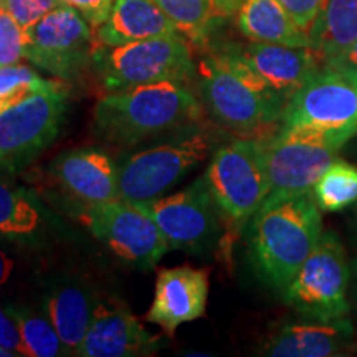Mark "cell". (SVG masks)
<instances>
[{"label": "cell", "mask_w": 357, "mask_h": 357, "mask_svg": "<svg viewBox=\"0 0 357 357\" xmlns=\"http://www.w3.org/2000/svg\"><path fill=\"white\" fill-rule=\"evenodd\" d=\"M296 25L306 33H310L312 24L318 19L321 8L324 6V0H280Z\"/></svg>", "instance_id": "f546056e"}, {"label": "cell", "mask_w": 357, "mask_h": 357, "mask_svg": "<svg viewBox=\"0 0 357 357\" xmlns=\"http://www.w3.org/2000/svg\"><path fill=\"white\" fill-rule=\"evenodd\" d=\"M234 52L287 102L323 68V58L311 47L252 42Z\"/></svg>", "instance_id": "e0dca14e"}, {"label": "cell", "mask_w": 357, "mask_h": 357, "mask_svg": "<svg viewBox=\"0 0 357 357\" xmlns=\"http://www.w3.org/2000/svg\"><path fill=\"white\" fill-rule=\"evenodd\" d=\"M13 258L8 255L3 248H0V288H3L10 280V276L13 273Z\"/></svg>", "instance_id": "836d02e7"}, {"label": "cell", "mask_w": 357, "mask_h": 357, "mask_svg": "<svg viewBox=\"0 0 357 357\" xmlns=\"http://www.w3.org/2000/svg\"><path fill=\"white\" fill-rule=\"evenodd\" d=\"M0 347L10 352L13 357H26L24 342H22L20 337V331L17 328L15 319L8 312L7 306H0Z\"/></svg>", "instance_id": "4dcf8cb0"}, {"label": "cell", "mask_w": 357, "mask_h": 357, "mask_svg": "<svg viewBox=\"0 0 357 357\" xmlns=\"http://www.w3.org/2000/svg\"><path fill=\"white\" fill-rule=\"evenodd\" d=\"M236 25L250 42L310 47V35L296 25L280 0H243L236 10Z\"/></svg>", "instance_id": "44dd1931"}, {"label": "cell", "mask_w": 357, "mask_h": 357, "mask_svg": "<svg viewBox=\"0 0 357 357\" xmlns=\"http://www.w3.org/2000/svg\"><path fill=\"white\" fill-rule=\"evenodd\" d=\"M208 151L207 134L192 128L182 129L171 141L137 151L119 164L118 199L147 204L162 197L202 162Z\"/></svg>", "instance_id": "8992f818"}, {"label": "cell", "mask_w": 357, "mask_h": 357, "mask_svg": "<svg viewBox=\"0 0 357 357\" xmlns=\"http://www.w3.org/2000/svg\"><path fill=\"white\" fill-rule=\"evenodd\" d=\"M323 235L312 192L268 195L250 225V261L266 287L283 293Z\"/></svg>", "instance_id": "6da1fadb"}, {"label": "cell", "mask_w": 357, "mask_h": 357, "mask_svg": "<svg viewBox=\"0 0 357 357\" xmlns=\"http://www.w3.org/2000/svg\"><path fill=\"white\" fill-rule=\"evenodd\" d=\"M263 147L270 195L310 194L341 149L324 137L289 128L263 137Z\"/></svg>", "instance_id": "4fadbf2b"}, {"label": "cell", "mask_w": 357, "mask_h": 357, "mask_svg": "<svg viewBox=\"0 0 357 357\" xmlns=\"http://www.w3.org/2000/svg\"><path fill=\"white\" fill-rule=\"evenodd\" d=\"M356 347V329L351 319L301 321L276 329L263 346V354L273 357L344 356Z\"/></svg>", "instance_id": "ac0fdd59"}, {"label": "cell", "mask_w": 357, "mask_h": 357, "mask_svg": "<svg viewBox=\"0 0 357 357\" xmlns=\"http://www.w3.org/2000/svg\"><path fill=\"white\" fill-rule=\"evenodd\" d=\"M141 205L153 215L171 250L200 255L211 252L220 238L218 215L222 212L213 200L205 176L181 192Z\"/></svg>", "instance_id": "7c38bea8"}, {"label": "cell", "mask_w": 357, "mask_h": 357, "mask_svg": "<svg viewBox=\"0 0 357 357\" xmlns=\"http://www.w3.org/2000/svg\"><path fill=\"white\" fill-rule=\"evenodd\" d=\"M82 218L98 240L129 265L151 270L171 250L153 215L141 204L114 199L88 205Z\"/></svg>", "instance_id": "30bf717a"}, {"label": "cell", "mask_w": 357, "mask_h": 357, "mask_svg": "<svg viewBox=\"0 0 357 357\" xmlns=\"http://www.w3.org/2000/svg\"><path fill=\"white\" fill-rule=\"evenodd\" d=\"M66 109L61 83L0 113V171L15 172L43 153L60 132Z\"/></svg>", "instance_id": "9c48e42d"}, {"label": "cell", "mask_w": 357, "mask_h": 357, "mask_svg": "<svg viewBox=\"0 0 357 357\" xmlns=\"http://www.w3.org/2000/svg\"><path fill=\"white\" fill-rule=\"evenodd\" d=\"M351 263L333 231H323L318 245L298 270L283 298L306 319L334 321L349 314Z\"/></svg>", "instance_id": "ba28073f"}, {"label": "cell", "mask_w": 357, "mask_h": 357, "mask_svg": "<svg viewBox=\"0 0 357 357\" xmlns=\"http://www.w3.org/2000/svg\"><path fill=\"white\" fill-rule=\"evenodd\" d=\"M205 178L222 215L235 225L252 220L270 195L261 137H245L218 147Z\"/></svg>", "instance_id": "52a82bcc"}, {"label": "cell", "mask_w": 357, "mask_h": 357, "mask_svg": "<svg viewBox=\"0 0 357 357\" xmlns=\"http://www.w3.org/2000/svg\"><path fill=\"white\" fill-rule=\"evenodd\" d=\"M351 276H354L357 281V257L352 258V261H351Z\"/></svg>", "instance_id": "d590c367"}, {"label": "cell", "mask_w": 357, "mask_h": 357, "mask_svg": "<svg viewBox=\"0 0 357 357\" xmlns=\"http://www.w3.org/2000/svg\"><path fill=\"white\" fill-rule=\"evenodd\" d=\"M326 65L336 66V68H344V70H351V71H357V40L351 45L349 48L341 55L329 60Z\"/></svg>", "instance_id": "d6a6232c"}, {"label": "cell", "mask_w": 357, "mask_h": 357, "mask_svg": "<svg viewBox=\"0 0 357 357\" xmlns=\"http://www.w3.org/2000/svg\"><path fill=\"white\" fill-rule=\"evenodd\" d=\"M119 166L98 147L65 151L52 162V176L68 194L88 205L118 199Z\"/></svg>", "instance_id": "2e32d148"}, {"label": "cell", "mask_w": 357, "mask_h": 357, "mask_svg": "<svg viewBox=\"0 0 357 357\" xmlns=\"http://www.w3.org/2000/svg\"><path fill=\"white\" fill-rule=\"evenodd\" d=\"M178 33L184 35L190 43L200 45L222 19L218 17L213 0H154Z\"/></svg>", "instance_id": "cb8c5ba5"}, {"label": "cell", "mask_w": 357, "mask_h": 357, "mask_svg": "<svg viewBox=\"0 0 357 357\" xmlns=\"http://www.w3.org/2000/svg\"><path fill=\"white\" fill-rule=\"evenodd\" d=\"M91 65L106 93L160 82L190 83L195 75L190 47L181 33L118 47L96 45Z\"/></svg>", "instance_id": "277c9868"}, {"label": "cell", "mask_w": 357, "mask_h": 357, "mask_svg": "<svg viewBox=\"0 0 357 357\" xmlns=\"http://www.w3.org/2000/svg\"><path fill=\"white\" fill-rule=\"evenodd\" d=\"M178 33L154 0H114L108 19L96 29V45L118 47L139 40Z\"/></svg>", "instance_id": "d6986e66"}, {"label": "cell", "mask_w": 357, "mask_h": 357, "mask_svg": "<svg viewBox=\"0 0 357 357\" xmlns=\"http://www.w3.org/2000/svg\"><path fill=\"white\" fill-rule=\"evenodd\" d=\"M321 212H339L357 204V166L336 159L312 187Z\"/></svg>", "instance_id": "484cf974"}, {"label": "cell", "mask_w": 357, "mask_h": 357, "mask_svg": "<svg viewBox=\"0 0 357 357\" xmlns=\"http://www.w3.org/2000/svg\"><path fill=\"white\" fill-rule=\"evenodd\" d=\"M208 275L205 270L182 265L159 271L154 300L146 321L158 324L169 337L181 324L202 318L207 310Z\"/></svg>", "instance_id": "5bb4252c"}, {"label": "cell", "mask_w": 357, "mask_h": 357, "mask_svg": "<svg viewBox=\"0 0 357 357\" xmlns=\"http://www.w3.org/2000/svg\"><path fill=\"white\" fill-rule=\"evenodd\" d=\"M280 128L301 129L344 146L357 136V71L324 63L287 102Z\"/></svg>", "instance_id": "5b68a950"}, {"label": "cell", "mask_w": 357, "mask_h": 357, "mask_svg": "<svg viewBox=\"0 0 357 357\" xmlns=\"http://www.w3.org/2000/svg\"><path fill=\"white\" fill-rule=\"evenodd\" d=\"M197 96L184 82L141 84L106 93L95 106V129L116 146H134L164 132L182 131L200 118Z\"/></svg>", "instance_id": "7a4b0ae2"}, {"label": "cell", "mask_w": 357, "mask_h": 357, "mask_svg": "<svg viewBox=\"0 0 357 357\" xmlns=\"http://www.w3.org/2000/svg\"><path fill=\"white\" fill-rule=\"evenodd\" d=\"M61 3L73 7L78 10L93 29H98L108 19L114 0H60Z\"/></svg>", "instance_id": "1f68e13d"}, {"label": "cell", "mask_w": 357, "mask_h": 357, "mask_svg": "<svg viewBox=\"0 0 357 357\" xmlns=\"http://www.w3.org/2000/svg\"><path fill=\"white\" fill-rule=\"evenodd\" d=\"M352 235H354V243H356V247H357V213H356V217H354V227H352Z\"/></svg>", "instance_id": "8d00e7d4"}, {"label": "cell", "mask_w": 357, "mask_h": 357, "mask_svg": "<svg viewBox=\"0 0 357 357\" xmlns=\"http://www.w3.org/2000/svg\"><path fill=\"white\" fill-rule=\"evenodd\" d=\"M307 35L324 63L344 53L357 40V0H324Z\"/></svg>", "instance_id": "7402d4cb"}, {"label": "cell", "mask_w": 357, "mask_h": 357, "mask_svg": "<svg viewBox=\"0 0 357 357\" xmlns=\"http://www.w3.org/2000/svg\"><path fill=\"white\" fill-rule=\"evenodd\" d=\"M0 357H13V356L8 351L3 349V347H0Z\"/></svg>", "instance_id": "74e56055"}, {"label": "cell", "mask_w": 357, "mask_h": 357, "mask_svg": "<svg viewBox=\"0 0 357 357\" xmlns=\"http://www.w3.org/2000/svg\"><path fill=\"white\" fill-rule=\"evenodd\" d=\"M160 341L137 316L119 303L96 305L78 356L83 357H146L159 351Z\"/></svg>", "instance_id": "9a60e30c"}, {"label": "cell", "mask_w": 357, "mask_h": 357, "mask_svg": "<svg viewBox=\"0 0 357 357\" xmlns=\"http://www.w3.org/2000/svg\"><path fill=\"white\" fill-rule=\"evenodd\" d=\"M25 58V30L6 8L0 10V66L15 65Z\"/></svg>", "instance_id": "83f0119b"}, {"label": "cell", "mask_w": 357, "mask_h": 357, "mask_svg": "<svg viewBox=\"0 0 357 357\" xmlns=\"http://www.w3.org/2000/svg\"><path fill=\"white\" fill-rule=\"evenodd\" d=\"M243 0H213V3H215V8H217V13L220 19H225V17L231 15V13L238 10L240 3H242Z\"/></svg>", "instance_id": "e575fe53"}, {"label": "cell", "mask_w": 357, "mask_h": 357, "mask_svg": "<svg viewBox=\"0 0 357 357\" xmlns=\"http://www.w3.org/2000/svg\"><path fill=\"white\" fill-rule=\"evenodd\" d=\"M95 310V300L88 288L75 281H60L45 294L43 312L56 329L66 356H78Z\"/></svg>", "instance_id": "ffe728a7"}, {"label": "cell", "mask_w": 357, "mask_h": 357, "mask_svg": "<svg viewBox=\"0 0 357 357\" xmlns=\"http://www.w3.org/2000/svg\"><path fill=\"white\" fill-rule=\"evenodd\" d=\"M95 33L73 7L60 3L25 30V58L53 77L71 79L91 61Z\"/></svg>", "instance_id": "8fae6325"}, {"label": "cell", "mask_w": 357, "mask_h": 357, "mask_svg": "<svg viewBox=\"0 0 357 357\" xmlns=\"http://www.w3.org/2000/svg\"><path fill=\"white\" fill-rule=\"evenodd\" d=\"M56 83L55 79L40 77L26 65L0 66V113L33 93L55 86Z\"/></svg>", "instance_id": "4316f807"}, {"label": "cell", "mask_w": 357, "mask_h": 357, "mask_svg": "<svg viewBox=\"0 0 357 357\" xmlns=\"http://www.w3.org/2000/svg\"><path fill=\"white\" fill-rule=\"evenodd\" d=\"M199 88L212 118L243 137H266L287 106L231 48L200 61Z\"/></svg>", "instance_id": "3957f363"}, {"label": "cell", "mask_w": 357, "mask_h": 357, "mask_svg": "<svg viewBox=\"0 0 357 357\" xmlns=\"http://www.w3.org/2000/svg\"><path fill=\"white\" fill-rule=\"evenodd\" d=\"M42 220V208L33 195L0 178V238H30L38 231Z\"/></svg>", "instance_id": "603a6c76"}, {"label": "cell", "mask_w": 357, "mask_h": 357, "mask_svg": "<svg viewBox=\"0 0 357 357\" xmlns=\"http://www.w3.org/2000/svg\"><path fill=\"white\" fill-rule=\"evenodd\" d=\"M3 8V0H0V10H2Z\"/></svg>", "instance_id": "f35d334b"}, {"label": "cell", "mask_w": 357, "mask_h": 357, "mask_svg": "<svg viewBox=\"0 0 357 357\" xmlns=\"http://www.w3.org/2000/svg\"><path fill=\"white\" fill-rule=\"evenodd\" d=\"M60 3V0H3V8L26 30Z\"/></svg>", "instance_id": "f1b7e54d"}, {"label": "cell", "mask_w": 357, "mask_h": 357, "mask_svg": "<svg viewBox=\"0 0 357 357\" xmlns=\"http://www.w3.org/2000/svg\"><path fill=\"white\" fill-rule=\"evenodd\" d=\"M7 310L19 328L26 357L66 356L63 342L45 312L40 314L19 305H8Z\"/></svg>", "instance_id": "d4e9b609"}]
</instances>
